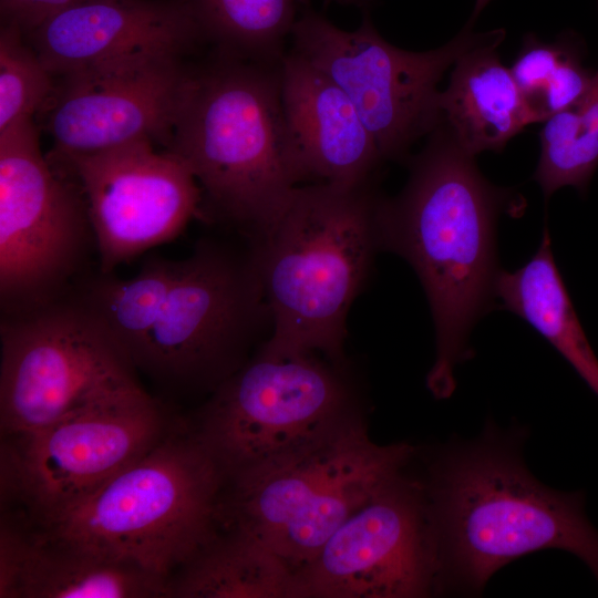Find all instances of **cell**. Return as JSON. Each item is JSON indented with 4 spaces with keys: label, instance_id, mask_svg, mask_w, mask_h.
I'll return each instance as SVG.
<instances>
[{
    "label": "cell",
    "instance_id": "23",
    "mask_svg": "<svg viewBox=\"0 0 598 598\" xmlns=\"http://www.w3.org/2000/svg\"><path fill=\"white\" fill-rule=\"evenodd\" d=\"M205 35L229 54L280 63L286 42L309 0H190Z\"/></svg>",
    "mask_w": 598,
    "mask_h": 598
},
{
    "label": "cell",
    "instance_id": "24",
    "mask_svg": "<svg viewBox=\"0 0 598 598\" xmlns=\"http://www.w3.org/2000/svg\"><path fill=\"white\" fill-rule=\"evenodd\" d=\"M579 48L570 31L554 42H544L534 33L524 37L509 70L538 122L577 106L588 92L592 74L584 66Z\"/></svg>",
    "mask_w": 598,
    "mask_h": 598
},
{
    "label": "cell",
    "instance_id": "25",
    "mask_svg": "<svg viewBox=\"0 0 598 598\" xmlns=\"http://www.w3.org/2000/svg\"><path fill=\"white\" fill-rule=\"evenodd\" d=\"M543 123L534 179L545 198L564 186L586 193L598 167V135L586 127L576 106L560 111Z\"/></svg>",
    "mask_w": 598,
    "mask_h": 598
},
{
    "label": "cell",
    "instance_id": "1",
    "mask_svg": "<svg viewBox=\"0 0 598 598\" xmlns=\"http://www.w3.org/2000/svg\"><path fill=\"white\" fill-rule=\"evenodd\" d=\"M427 137L408 159L402 192L382 197L380 243L382 250L403 257L423 285L436 338L426 385L436 399H446L455 390L456 365L472 354L471 330L495 298L498 216L519 210L522 202L486 181L444 125Z\"/></svg>",
    "mask_w": 598,
    "mask_h": 598
},
{
    "label": "cell",
    "instance_id": "12",
    "mask_svg": "<svg viewBox=\"0 0 598 598\" xmlns=\"http://www.w3.org/2000/svg\"><path fill=\"white\" fill-rule=\"evenodd\" d=\"M341 365L313 354L286 359L260 354L214 391L195 432L227 480L260 465L352 411Z\"/></svg>",
    "mask_w": 598,
    "mask_h": 598
},
{
    "label": "cell",
    "instance_id": "5",
    "mask_svg": "<svg viewBox=\"0 0 598 598\" xmlns=\"http://www.w3.org/2000/svg\"><path fill=\"white\" fill-rule=\"evenodd\" d=\"M413 454L406 443L373 442L352 410L289 451L229 477L219 520L266 544L295 571L402 474Z\"/></svg>",
    "mask_w": 598,
    "mask_h": 598
},
{
    "label": "cell",
    "instance_id": "21",
    "mask_svg": "<svg viewBox=\"0 0 598 598\" xmlns=\"http://www.w3.org/2000/svg\"><path fill=\"white\" fill-rule=\"evenodd\" d=\"M168 581L173 598H289L293 569L256 537L228 528Z\"/></svg>",
    "mask_w": 598,
    "mask_h": 598
},
{
    "label": "cell",
    "instance_id": "14",
    "mask_svg": "<svg viewBox=\"0 0 598 598\" xmlns=\"http://www.w3.org/2000/svg\"><path fill=\"white\" fill-rule=\"evenodd\" d=\"M63 159L83 195L103 274L173 240L202 212L188 165L152 141Z\"/></svg>",
    "mask_w": 598,
    "mask_h": 598
},
{
    "label": "cell",
    "instance_id": "8",
    "mask_svg": "<svg viewBox=\"0 0 598 598\" xmlns=\"http://www.w3.org/2000/svg\"><path fill=\"white\" fill-rule=\"evenodd\" d=\"M271 324L250 245L198 241L178 271L133 361L161 383L215 390L246 362Z\"/></svg>",
    "mask_w": 598,
    "mask_h": 598
},
{
    "label": "cell",
    "instance_id": "19",
    "mask_svg": "<svg viewBox=\"0 0 598 598\" xmlns=\"http://www.w3.org/2000/svg\"><path fill=\"white\" fill-rule=\"evenodd\" d=\"M496 49L482 47L461 56L439 96L441 124L474 157L501 151L526 126L538 123Z\"/></svg>",
    "mask_w": 598,
    "mask_h": 598
},
{
    "label": "cell",
    "instance_id": "26",
    "mask_svg": "<svg viewBox=\"0 0 598 598\" xmlns=\"http://www.w3.org/2000/svg\"><path fill=\"white\" fill-rule=\"evenodd\" d=\"M53 76L22 40L21 29L6 24L0 37V133L33 120L54 90Z\"/></svg>",
    "mask_w": 598,
    "mask_h": 598
},
{
    "label": "cell",
    "instance_id": "11",
    "mask_svg": "<svg viewBox=\"0 0 598 598\" xmlns=\"http://www.w3.org/2000/svg\"><path fill=\"white\" fill-rule=\"evenodd\" d=\"M0 339L3 435L45 427L136 380L124 352L74 291L1 318Z\"/></svg>",
    "mask_w": 598,
    "mask_h": 598
},
{
    "label": "cell",
    "instance_id": "10",
    "mask_svg": "<svg viewBox=\"0 0 598 598\" xmlns=\"http://www.w3.org/2000/svg\"><path fill=\"white\" fill-rule=\"evenodd\" d=\"M95 240L79 185L42 154L33 120L0 133L2 318L69 295L85 277Z\"/></svg>",
    "mask_w": 598,
    "mask_h": 598
},
{
    "label": "cell",
    "instance_id": "15",
    "mask_svg": "<svg viewBox=\"0 0 598 598\" xmlns=\"http://www.w3.org/2000/svg\"><path fill=\"white\" fill-rule=\"evenodd\" d=\"M193 74L176 56L112 63L61 75L48 131L64 156L103 152L172 134Z\"/></svg>",
    "mask_w": 598,
    "mask_h": 598
},
{
    "label": "cell",
    "instance_id": "27",
    "mask_svg": "<svg viewBox=\"0 0 598 598\" xmlns=\"http://www.w3.org/2000/svg\"><path fill=\"white\" fill-rule=\"evenodd\" d=\"M84 0H1L6 24L31 31L52 14Z\"/></svg>",
    "mask_w": 598,
    "mask_h": 598
},
{
    "label": "cell",
    "instance_id": "7",
    "mask_svg": "<svg viewBox=\"0 0 598 598\" xmlns=\"http://www.w3.org/2000/svg\"><path fill=\"white\" fill-rule=\"evenodd\" d=\"M491 0H476L470 19L445 44L409 51L388 42L364 11L351 31L305 8L290 50L328 75L351 100L384 161H408L413 144L441 125L439 84L465 53L498 47L505 29L476 31Z\"/></svg>",
    "mask_w": 598,
    "mask_h": 598
},
{
    "label": "cell",
    "instance_id": "4",
    "mask_svg": "<svg viewBox=\"0 0 598 598\" xmlns=\"http://www.w3.org/2000/svg\"><path fill=\"white\" fill-rule=\"evenodd\" d=\"M281 62L228 53L194 73L171 134L169 151L193 172L203 204L248 240L276 220L300 183L283 112Z\"/></svg>",
    "mask_w": 598,
    "mask_h": 598
},
{
    "label": "cell",
    "instance_id": "17",
    "mask_svg": "<svg viewBox=\"0 0 598 598\" xmlns=\"http://www.w3.org/2000/svg\"><path fill=\"white\" fill-rule=\"evenodd\" d=\"M168 579L49 529L0 527L1 598L169 597Z\"/></svg>",
    "mask_w": 598,
    "mask_h": 598
},
{
    "label": "cell",
    "instance_id": "13",
    "mask_svg": "<svg viewBox=\"0 0 598 598\" xmlns=\"http://www.w3.org/2000/svg\"><path fill=\"white\" fill-rule=\"evenodd\" d=\"M440 590L425 485L402 474L293 571L289 598H417Z\"/></svg>",
    "mask_w": 598,
    "mask_h": 598
},
{
    "label": "cell",
    "instance_id": "22",
    "mask_svg": "<svg viewBox=\"0 0 598 598\" xmlns=\"http://www.w3.org/2000/svg\"><path fill=\"white\" fill-rule=\"evenodd\" d=\"M178 266L179 259L151 256L128 279L97 271L73 289L101 320L132 365L156 321Z\"/></svg>",
    "mask_w": 598,
    "mask_h": 598
},
{
    "label": "cell",
    "instance_id": "6",
    "mask_svg": "<svg viewBox=\"0 0 598 598\" xmlns=\"http://www.w3.org/2000/svg\"><path fill=\"white\" fill-rule=\"evenodd\" d=\"M226 481L195 431L169 430L138 460L38 527L169 580L217 536Z\"/></svg>",
    "mask_w": 598,
    "mask_h": 598
},
{
    "label": "cell",
    "instance_id": "29",
    "mask_svg": "<svg viewBox=\"0 0 598 598\" xmlns=\"http://www.w3.org/2000/svg\"><path fill=\"white\" fill-rule=\"evenodd\" d=\"M327 3L334 2L339 4H349V6H355L358 8L363 9L364 11H368L371 7H373L378 0H326Z\"/></svg>",
    "mask_w": 598,
    "mask_h": 598
},
{
    "label": "cell",
    "instance_id": "28",
    "mask_svg": "<svg viewBox=\"0 0 598 598\" xmlns=\"http://www.w3.org/2000/svg\"><path fill=\"white\" fill-rule=\"evenodd\" d=\"M576 109L586 127L598 135V71L592 74L589 90Z\"/></svg>",
    "mask_w": 598,
    "mask_h": 598
},
{
    "label": "cell",
    "instance_id": "9",
    "mask_svg": "<svg viewBox=\"0 0 598 598\" xmlns=\"http://www.w3.org/2000/svg\"><path fill=\"white\" fill-rule=\"evenodd\" d=\"M164 408L137 381L40 430L4 435L1 487L23 519L44 525L138 460L169 431Z\"/></svg>",
    "mask_w": 598,
    "mask_h": 598
},
{
    "label": "cell",
    "instance_id": "18",
    "mask_svg": "<svg viewBox=\"0 0 598 598\" xmlns=\"http://www.w3.org/2000/svg\"><path fill=\"white\" fill-rule=\"evenodd\" d=\"M281 95L300 183L374 182L385 161L355 106L328 75L290 49L281 62Z\"/></svg>",
    "mask_w": 598,
    "mask_h": 598
},
{
    "label": "cell",
    "instance_id": "3",
    "mask_svg": "<svg viewBox=\"0 0 598 598\" xmlns=\"http://www.w3.org/2000/svg\"><path fill=\"white\" fill-rule=\"evenodd\" d=\"M382 197L374 182L297 186L276 220L248 240L271 320L260 354L320 352L342 367L349 309L382 250Z\"/></svg>",
    "mask_w": 598,
    "mask_h": 598
},
{
    "label": "cell",
    "instance_id": "20",
    "mask_svg": "<svg viewBox=\"0 0 598 598\" xmlns=\"http://www.w3.org/2000/svg\"><path fill=\"white\" fill-rule=\"evenodd\" d=\"M495 298L526 320L570 363L598 396V359L579 323L555 264L549 231L532 259L514 271L499 270Z\"/></svg>",
    "mask_w": 598,
    "mask_h": 598
},
{
    "label": "cell",
    "instance_id": "16",
    "mask_svg": "<svg viewBox=\"0 0 598 598\" xmlns=\"http://www.w3.org/2000/svg\"><path fill=\"white\" fill-rule=\"evenodd\" d=\"M53 75L122 61L176 56L205 35L190 0H84L29 31Z\"/></svg>",
    "mask_w": 598,
    "mask_h": 598
},
{
    "label": "cell",
    "instance_id": "2",
    "mask_svg": "<svg viewBox=\"0 0 598 598\" xmlns=\"http://www.w3.org/2000/svg\"><path fill=\"white\" fill-rule=\"evenodd\" d=\"M518 436L488 427L435 463L425 487L440 590L480 592L498 569L544 549L577 556L598 581V530L586 516L584 493L537 481Z\"/></svg>",
    "mask_w": 598,
    "mask_h": 598
}]
</instances>
